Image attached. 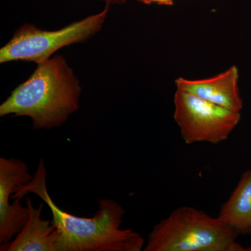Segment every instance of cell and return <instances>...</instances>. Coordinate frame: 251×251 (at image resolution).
<instances>
[{"label": "cell", "instance_id": "1", "mask_svg": "<svg viewBox=\"0 0 251 251\" xmlns=\"http://www.w3.org/2000/svg\"><path fill=\"white\" fill-rule=\"evenodd\" d=\"M47 171L41 159L32 179L13 195L22 198L33 193L49 206L57 231V251H140L145 239L131 229H122L125 210L112 199L99 201L93 217L73 215L59 207L50 196L46 184Z\"/></svg>", "mask_w": 251, "mask_h": 251}, {"label": "cell", "instance_id": "2", "mask_svg": "<svg viewBox=\"0 0 251 251\" xmlns=\"http://www.w3.org/2000/svg\"><path fill=\"white\" fill-rule=\"evenodd\" d=\"M80 82L62 56L37 64L25 82L0 105V117H28L34 129H50L65 123L79 108Z\"/></svg>", "mask_w": 251, "mask_h": 251}, {"label": "cell", "instance_id": "3", "mask_svg": "<svg viewBox=\"0 0 251 251\" xmlns=\"http://www.w3.org/2000/svg\"><path fill=\"white\" fill-rule=\"evenodd\" d=\"M239 234L217 217L181 206L153 227L144 251H244Z\"/></svg>", "mask_w": 251, "mask_h": 251}, {"label": "cell", "instance_id": "4", "mask_svg": "<svg viewBox=\"0 0 251 251\" xmlns=\"http://www.w3.org/2000/svg\"><path fill=\"white\" fill-rule=\"evenodd\" d=\"M109 7L105 5L100 13L71 23L58 30H44L33 25H23L0 50V63L27 61L39 64L50 58L63 47L87 40L101 29Z\"/></svg>", "mask_w": 251, "mask_h": 251}, {"label": "cell", "instance_id": "5", "mask_svg": "<svg viewBox=\"0 0 251 251\" xmlns=\"http://www.w3.org/2000/svg\"><path fill=\"white\" fill-rule=\"evenodd\" d=\"M174 119L188 145H216L228 138L241 120V112L229 110L186 91L176 89Z\"/></svg>", "mask_w": 251, "mask_h": 251}, {"label": "cell", "instance_id": "6", "mask_svg": "<svg viewBox=\"0 0 251 251\" xmlns=\"http://www.w3.org/2000/svg\"><path fill=\"white\" fill-rule=\"evenodd\" d=\"M27 165L16 158H0V244L11 242L27 223L29 218L27 206L21 204V198H15L18 190L32 179Z\"/></svg>", "mask_w": 251, "mask_h": 251}, {"label": "cell", "instance_id": "7", "mask_svg": "<svg viewBox=\"0 0 251 251\" xmlns=\"http://www.w3.org/2000/svg\"><path fill=\"white\" fill-rule=\"evenodd\" d=\"M239 73L236 66L201 80L179 77L175 80L176 89L186 91L200 98L232 111L241 112L243 100L239 93Z\"/></svg>", "mask_w": 251, "mask_h": 251}, {"label": "cell", "instance_id": "8", "mask_svg": "<svg viewBox=\"0 0 251 251\" xmlns=\"http://www.w3.org/2000/svg\"><path fill=\"white\" fill-rule=\"evenodd\" d=\"M29 218L13 241L1 244V251H57V231L52 221L42 219L44 203L34 207L29 197L26 199Z\"/></svg>", "mask_w": 251, "mask_h": 251}, {"label": "cell", "instance_id": "9", "mask_svg": "<svg viewBox=\"0 0 251 251\" xmlns=\"http://www.w3.org/2000/svg\"><path fill=\"white\" fill-rule=\"evenodd\" d=\"M218 218L238 234H250L251 170L242 175L233 192L221 206Z\"/></svg>", "mask_w": 251, "mask_h": 251}, {"label": "cell", "instance_id": "10", "mask_svg": "<svg viewBox=\"0 0 251 251\" xmlns=\"http://www.w3.org/2000/svg\"><path fill=\"white\" fill-rule=\"evenodd\" d=\"M136 1L145 4H156L163 5V6H173L174 4V0H136Z\"/></svg>", "mask_w": 251, "mask_h": 251}, {"label": "cell", "instance_id": "11", "mask_svg": "<svg viewBox=\"0 0 251 251\" xmlns=\"http://www.w3.org/2000/svg\"><path fill=\"white\" fill-rule=\"evenodd\" d=\"M100 1H104L105 5L111 6L114 4H122L126 1V0H100Z\"/></svg>", "mask_w": 251, "mask_h": 251}, {"label": "cell", "instance_id": "12", "mask_svg": "<svg viewBox=\"0 0 251 251\" xmlns=\"http://www.w3.org/2000/svg\"><path fill=\"white\" fill-rule=\"evenodd\" d=\"M250 234H251V232H250Z\"/></svg>", "mask_w": 251, "mask_h": 251}]
</instances>
